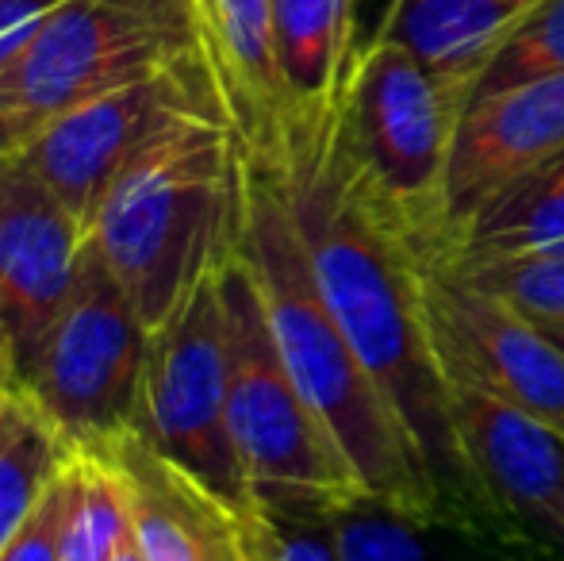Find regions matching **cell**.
Here are the masks:
<instances>
[{
    "mask_svg": "<svg viewBox=\"0 0 564 561\" xmlns=\"http://www.w3.org/2000/svg\"><path fill=\"white\" fill-rule=\"evenodd\" d=\"M131 488V516L150 561H269L265 516L250 519L162 457L142 434L100 446Z\"/></svg>",
    "mask_w": 564,
    "mask_h": 561,
    "instance_id": "14",
    "label": "cell"
},
{
    "mask_svg": "<svg viewBox=\"0 0 564 561\" xmlns=\"http://www.w3.org/2000/svg\"><path fill=\"white\" fill-rule=\"evenodd\" d=\"M150 327L100 250L85 242L77 281L39 346L23 397L74 450H100L139 427Z\"/></svg>",
    "mask_w": 564,
    "mask_h": 561,
    "instance_id": "6",
    "label": "cell"
},
{
    "mask_svg": "<svg viewBox=\"0 0 564 561\" xmlns=\"http://www.w3.org/2000/svg\"><path fill=\"white\" fill-rule=\"evenodd\" d=\"M564 74V0H534L519 28L507 35L491 66L476 82L473 97L514 89V85L538 82V77Z\"/></svg>",
    "mask_w": 564,
    "mask_h": 561,
    "instance_id": "21",
    "label": "cell"
},
{
    "mask_svg": "<svg viewBox=\"0 0 564 561\" xmlns=\"http://www.w3.org/2000/svg\"><path fill=\"white\" fill-rule=\"evenodd\" d=\"M74 454L54 423L23 392L0 385V550L12 542L46 481Z\"/></svg>",
    "mask_w": 564,
    "mask_h": 561,
    "instance_id": "19",
    "label": "cell"
},
{
    "mask_svg": "<svg viewBox=\"0 0 564 561\" xmlns=\"http://www.w3.org/2000/svg\"><path fill=\"white\" fill-rule=\"evenodd\" d=\"M131 488L105 450H77V493L66 519L62 561H108L131 531Z\"/></svg>",
    "mask_w": 564,
    "mask_h": 561,
    "instance_id": "20",
    "label": "cell"
},
{
    "mask_svg": "<svg viewBox=\"0 0 564 561\" xmlns=\"http://www.w3.org/2000/svg\"><path fill=\"white\" fill-rule=\"evenodd\" d=\"M134 434H142L158 454L181 465L235 511L250 519L261 516L230 434L219 273L196 284L185 304L150 331L142 412Z\"/></svg>",
    "mask_w": 564,
    "mask_h": 561,
    "instance_id": "7",
    "label": "cell"
},
{
    "mask_svg": "<svg viewBox=\"0 0 564 561\" xmlns=\"http://www.w3.org/2000/svg\"><path fill=\"white\" fill-rule=\"evenodd\" d=\"M423 296L446 381L476 385L564 434V350L550 331L468 281L442 247L426 250Z\"/></svg>",
    "mask_w": 564,
    "mask_h": 561,
    "instance_id": "10",
    "label": "cell"
},
{
    "mask_svg": "<svg viewBox=\"0 0 564 561\" xmlns=\"http://www.w3.org/2000/svg\"><path fill=\"white\" fill-rule=\"evenodd\" d=\"M242 250L258 278L261 304L292 381L335 434L365 493L411 516H446L423 450L357 358L315 284L281 173L253 170L250 162Z\"/></svg>",
    "mask_w": 564,
    "mask_h": 561,
    "instance_id": "2",
    "label": "cell"
},
{
    "mask_svg": "<svg viewBox=\"0 0 564 561\" xmlns=\"http://www.w3.org/2000/svg\"><path fill=\"white\" fill-rule=\"evenodd\" d=\"M564 154V74L468 100L446 170L449 239L499 193ZM446 239V247H449Z\"/></svg>",
    "mask_w": 564,
    "mask_h": 561,
    "instance_id": "13",
    "label": "cell"
},
{
    "mask_svg": "<svg viewBox=\"0 0 564 561\" xmlns=\"http://www.w3.org/2000/svg\"><path fill=\"white\" fill-rule=\"evenodd\" d=\"M181 58L200 54L142 15L105 0H62L0 69V154H15L66 112Z\"/></svg>",
    "mask_w": 564,
    "mask_h": 561,
    "instance_id": "8",
    "label": "cell"
},
{
    "mask_svg": "<svg viewBox=\"0 0 564 561\" xmlns=\"http://www.w3.org/2000/svg\"><path fill=\"white\" fill-rule=\"evenodd\" d=\"M108 561H150L147 547H142V539H139V531H134V524H131V531L116 542V550L108 554Z\"/></svg>",
    "mask_w": 564,
    "mask_h": 561,
    "instance_id": "27",
    "label": "cell"
},
{
    "mask_svg": "<svg viewBox=\"0 0 564 561\" xmlns=\"http://www.w3.org/2000/svg\"><path fill=\"white\" fill-rule=\"evenodd\" d=\"M446 255L468 281L503 296L507 304H514L542 331H564V255L507 258V262H468L453 250H446Z\"/></svg>",
    "mask_w": 564,
    "mask_h": 561,
    "instance_id": "22",
    "label": "cell"
},
{
    "mask_svg": "<svg viewBox=\"0 0 564 561\" xmlns=\"http://www.w3.org/2000/svg\"><path fill=\"white\" fill-rule=\"evenodd\" d=\"M354 4L357 0H273V43L292 100V139L338 112L361 54L354 51Z\"/></svg>",
    "mask_w": 564,
    "mask_h": 561,
    "instance_id": "16",
    "label": "cell"
},
{
    "mask_svg": "<svg viewBox=\"0 0 564 561\" xmlns=\"http://www.w3.org/2000/svg\"><path fill=\"white\" fill-rule=\"evenodd\" d=\"M341 561H538L522 547L449 516H411L372 496L335 511Z\"/></svg>",
    "mask_w": 564,
    "mask_h": 561,
    "instance_id": "17",
    "label": "cell"
},
{
    "mask_svg": "<svg viewBox=\"0 0 564 561\" xmlns=\"http://www.w3.org/2000/svg\"><path fill=\"white\" fill-rule=\"evenodd\" d=\"M74 493H77V450L46 481L43 496L28 511L20 531L0 550V561H62V539H66V519L69 508H74Z\"/></svg>",
    "mask_w": 564,
    "mask_h": 561,
    "instance_id": "23",
    "label": "cell"
},
{
    "mask_svg": "<svg viewBox=\"0 0 564 561\" xmlns=\"http://www.w3.org/2000/svg\"><path fill=\"white\" fill-rule=\"evenodd\" d=\"M89 231L20 162L0 154V385L23 392L77 281Z\"/></svg>",
    "mask_w": 564,
    "mask_h": 561,
    "instance_id": "11",
    "label": "cell"
},
{
    "mask_svg": "<svg viewBox=\"0 0 564 561\" xmlns=\"http://www.w3.org/2000/svg\"><path fill=\"white\" fill-rule=\"evenodd\" d=\"M105 4H116V8H123V12L142 15V20H150L154 28L170 31L173 39H181V43L193 46V51L200 54V46H196L193 0H105Z\"/></svg>",
    "mask_w": 564,
    "mask_h": 561,
    "instance_id": "26",
    "label": "cell"
},
{
    "mask_svg": "<svg viewBox=\"0 0 564 561\" xmlns=\"http://www.w3.org/2000/svg\"><path fill=\"white\" fill-rule=\"evenodd\" d=\"M550 335H553V343H557L561 350H564V331H550Z\"/></svg>",
    "mask_w": 564,
    "mask_h": 561,
    "instance_id": "28",
    "label": "cell"
},
{
    "mask_svg": "<svg viewBox=\"0 0 564 561\" xmlns=\"http://www.w3.org/2000/svg\"><path fill=\"white\" fill-rule=\"evenodd\" d=\"M446 250L468 262L564 255V154L476 212Z\"/></svg>",
    "mask_w": 564,
    "mask_h": 561,
    "instance_id": "18",
    "label": "cell"
},
{
    "mask_svg": "<svg viewBox=\"0 0 564 561\" xmlns=\"http://www.w3.org/2000/svg\"><path fill=\"white\" fill-rule=\"evenodd\" d=\"M281 181L315 284L357 358L423 450L442 511L507 539L484 504L453 423L449 381L423 296V262L431 247L346 154L338 112L292 139Z\"/></svg>",
    "mask_w": 564,
    "mask_h": 561,
    "instance_id": "1",
    "label": "cell"
},
{
    "mask_svg": "<svg viewBox=\"0 0 564 561\" xmlns=\"http://www.w3.org/2000/svg\"><path fill=\"white\" fill-rule=\"evenodd\" d=\"M58 4L62 0H0V69L23 51V43Z\"/></svg>",
    "mask_w": 564,
    "mask_h": 561,
    "instance_id": "25",
    "label": "cell"
},
{
    "mask_svg": "<svg viewBox=\"0 0 564 561\" xmlns=\"http://www.w3.org/2000/svg\"><path fill=\"white\" fill-rule=\"evenodd\" d=\"M196 112L224 116V108H219L204 62L181 58L66 112L8 158H20L89 227L93 208L100 204L116 173L147 142Z\"/></svg>",
    "mask_w": 564,
    "mask_h": 561,
    "instance_id": "9",
    "label": "cell"
},
{
    "mask_svg": "<svg viewBox=\"0 0 564 561\" xmlns=\"http://www.w3.org/2000/svg\"><path fill=\"white\" fill-rule=\"evenodd\" d=\"M530 4L534 0H395L377 39L395 43L438 82L473 97Z\"/></svg>",
    "mask_w": 564,
    "mask_h": 561,
    "instance_id": "15",
    "label": "cell"
},
{
    "mask_svg": "<svg viewBox=\"0 0 564 561\" xmlns=\"http://www.w3.org/2000/svg\"><path fill=\"white\" fill-rule=\"evenodd\" d=\"M242 147L224 116L196 112L116 173L85 231L154 331L224 270L242 242Z\"/></svg>",
    "mask_w": 564,
    "mask_h": 561,
    "instance_id": "3",
    "label": "cell"
},
{
    "mask_svg": "<svg viewBox=\"0 0 564 561\" xmlns=\"http://www.w3.org/2000/svg\"><path fill=\"white\" fill-rule=\"evenodd\" d=\"M269 524V561H341L335 511H261Z\"/></svg>",
    "mask_w": 564,
    "mask_h": 561,
    "instance_id": "24",
    "label": "cell"
},
{
    "mask_svg": "<svg viewBox=\"0 0 564 561\" xmlns=\"http://www.w3.org/2000/svg\"><path fill=\"white\" fill-rule=\"evenodd\" d=\"M230 434L261 511H338L361 500L349 457L292 381L242 242L219 270Z\"/></svg>",
    "mask_w": 564,
    "mask_h": 561,
    "instance_id": "4",
    "label": "cell"
},
{
    "mask_svg": "<svg viewBox=\"0 0 564 561\" xmlns=\"http://www.w3.org/2000/svg\"><path fill=\"white\" fill-rule=\"evenodd\" d=\"M449 404L496 527L530 558L564 561V434L465 381H449Z\"/></svg>",
    "mask_w": 564,
    "mask_h": 561,
    "instance_id": "12",
    "label": "cell"
},
{
    "mask_svg": "<svg viewBox=\"0 0 564 561\" xmlns=\"http://www.w3.org/2000/svg\"><path fill=\"white\" fill-rule=\"evenodd\" d=\"M468 97L377 39L357 54L338 105V136L369 185L426 247H446V170Z\"/></svg>",
    "mask_w": 564,
    "mask_h": 561,
    "instance_id": "5",
    "label": "cell"
}]
</instances>
